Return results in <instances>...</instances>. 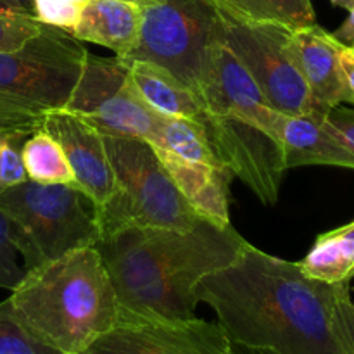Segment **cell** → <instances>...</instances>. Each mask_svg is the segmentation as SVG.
Segmentation results:
<instances>
[{
	"mask_svg": "<svg viewBox=\"0 0 354 354\" xmlns=\"http://www.w3.org/2000/svg\"><path fill=\"white\" fill-rule=\"evenodd\" d=\"M337 315L342 335H344V341L346 344H348L349 353L354 354V301L351 299L349 287L341 294V297H339Z\"/></svg>",
	"mask_w": 354,
	"mask_h": 354,
	"instance_id": "obj_28",
	"label": "cell"
},
{
	"mask_svg": "<svg viewBox=\"0 0 354 354\" xmlns=\"http://www.w3.org/2000/svg\"><path fill=\"white\" fill-rule=\"evenodd\" d=\"M86 54L83 41L48 24L23 47L0 52V131L31 135L64 109Z\"/></svg>",
	"mask_w": 354,
	"mask_h": 354,
	"instance_id": "obj_5",
	"label": "cell"
},
{
	"mask_svg": "<svg viewBox=\"0 0 354 354\" xmlns=\"http://www.w3.org/2000/svg\"><path fill=\"white\" fill-rule=\"evenodd\" d=\"M41 23L33 14L21 12L0 6V52H10L23 47L40 31Z\"/></svg>",
	"mask_w": 354,
	"mask_h": 354,
	"instance_id": "obj_23",
	"label": "cell"
},
{
	"mask_svg": "<svg viewBox=\"0 0 354 354\" xmlns=\"http://www.w3.org/2000/svg\"><path fill=\"white\" fill-rule=\"evenodd\" d=\"M221 14L248 23H268L297 30L317 24L311 0H207Z\"/></svg>",
	"mask_w": 354,
	"mask_h": 354,
	"instance_id": "obj_19",
	"label": "cell"
},
{
	"mask_svg": "<svg viewBox=\"0 0 354 354\" xmlns=\"http://www.w3.org/2000/svg\"><path fill=\"white\" fill-rule=\"evenodd\" d=\"M0 6L10 7V9L21 10V12L31 14L33 9V0H0Z\"/></svg>",
	"mask_w": 354,
	"mask_h": 354,
	"instance_id": "obj_31",
	"label": "cell"
},
{
	"mask_svg": "<svg viewBox=\"0 0 354 354\" xmlns=\"http://www.w3.org/2000/svg\"><path fill=\"white\" fill-rule=\"evenodd\" d=\"M197 120L221 165L266 206H275L287 168L277 142V114L230 48L211 45L199 85Z\"/></svg>",
	"mask_w": 354,
	"mask_h": 354,
	"instance_id": "obj_3",
	"label": "cell"
},
{
	"mask_svg": "<svg viewBox=\"0 0 354 354\" xmlns=\"http://www.w3.org/2000/svg\"><path fill=\"white\" fill-rule=\"evenodd\" d=\"M0 211L9 218L14 244L31 270L68 252L99 244V207L75 185L24 182L0 192Z\"/></svg>",
	"mask_w": 354,
	"mask_h": 354,
	"instance_id": "obj_6",
	"label": "cell"
},
{
	"mask_svg": "<svg viewBox=\"0 0 354 354\" xmlns=\"http://www.w3.org/2000/svg\"><path fill=\"white\" fill-rule=\"evenodd\" d=\"M287 35L289 28L279 24L248 23L221 14V41L241 61L273 109L327 116L287 50Z\"/></svg>",
	"mask_w": 354,
	"mask_h": 354,
	"instance_id": "obj_9",
	"label": "cell"
},
{
	"mask_svg": "<svg viewBox=\"0 0 354 354\" xmlns=\"http://www.w3.org/2000/svg\"><path fill=\"white\" fill-rule=\"evenodd\" d=\"M151 145L166 149L189 161L223 166L211 147L204 124L197 118L161 116L158 123V135Z\"/></svg>",
	"mask_w": 354,
	"mask_h": 354,
	"instance_id": "obj_20",
	"label": "cell"
},
{
	"mask_svg": "<svg viewBox=\"0 0 354 354\" xmlns=\"http://www.w3.org/2000/svg\"><path fill=\"white\" fill-rule=\"evenodd\" d=\"M325 124L346 149L354 154V107H334L325 116Z\"/></svg>",
	"mask_w": 354,
	"mask_h": 354,
	"instance_id": "obj_27",
	"label": "cell"
},
{
	"mask_svg": "<svg viewBox=\"0 0 354 354\" xmlns=\"http://www.w3.org/2000/svg\"><path fill=\"white\" fill-rule=\"evenodd\" d=\"M64 111L88 121L106 137L142 138L149 144L156 140L161 118L135 93L124 59L90 52Z\"/></svg>",
	"mask_w": 354,
	"mask_h": 354,
	"instance_id": "obj_10",
	"label": "cell"
},
{
	"mask_svg": "<svg viewBox=\"0 0 354 354\" xmlns=\"http://www.w3.org/2000/svg\"><path fill=\"white\" fill-rule=\"evenodd\" d=\"M142 26V7L124 0H88L69 33L80 41L100 45L118 57L130 54Z\"/></svg>",
	"mask_w": 354,
	"mask_h": 354,
	"instance_id": "obj_16",
	"label": "cell"
},
{
	"mask_svg": "<svg viewBox=\"0 0 354 354\" xmlns=\"http://www.w3.org/2000/svg\"><path fill=\"white\" fill-rule=\"evenodd\" d=\"M220 26V10L207 0H154L142 7L137 45L123 59L161 66L199 95L204 64Z\"/></svg>",
	"mask_w": 354,
	"mask_h": 354,
	"instance_id": "obj_8",
	"label": "cell"
},
{
	"mask_svg": "<svg viewBox=\"0 0 354 354\" xmlns=\"http://www.w3.org/2000/svg\"><path fill=\"white\" fill-rule=\"evenodd\" d=\"M30 135L0 131V192L28 180L24 171L21 147Z\"/></svg>",
	"mask_w": 354,
	"mask_h": 354,
	"instance_id": "obj_24",
	"label": "cell"
},
{
	"mask_svg": "<svg viewBox=\"0 0 354 354\" xmlns=\"http://www.w3.org/2000/svg\"><path fill=\"white\" fill-rule=\"evenodd\" d=\"M277 142L282 147L286 168L341 166L354 169V154L337 140L317 114H277Z\"/></svg>",
	"mask_w": 354,
	"mask_h": 354,
	"instance_id": "obj_15",
	"label": "cell"
},
{
	"mask_svg": "<svg viewBox=\"0 0 354 354\" xmlns=\"http://www.w3.org/2000/svg\"><path fill=\"white\" fill-rule=\"evenodd\" d=\"M86 2L82 0H33L31 14L41 24L71 31L78 23Z\"/></svg>",
	"mask_w": 354,
	"mask_h": 354,
	"instance_id": "obj_25",
	"label": "cell"
},
{
	"mask_svg": "<svg viewBox=\"0 0 354 354\" xmlns=\"http://www.w3.org/2000/svg\"><path fill=\"white\" fill-rule=\"evenodd\" d=\"M9 301L37 337L64 354H85L120 320L116 290L95 245L26 270Z\"/></svg>",
	"mask_w": 354,
	"mask_h": 354,
	"instance_id": "obj_4",
	"label": "cell"
},
{
	"mask_svg": "<svg viewBox=\"0 0 354 354\" xmlns=\"http://www.w3.org/2000/svg\"><path fill=\"white\" fill-rule=\"evenodd\" d=\"M349 283L306 275L299 261L245 242L237 258L197 287L232 344L266 354H351L337 301Z\"/></svg>",
	"mask_w": 354,
	"mask_h": 354,
	"instance_id": "obj_1",
	"label": "cell"
},
{
	"mask_svg": "<svg viewBox=\"0 0 354 354\" xmlns=\"http://www.w3.org/2000/svg\"><path fill=\"white\" fill-rule=\"evenodd\" d=\"M335 7L348 10V17L344 23L334 31V38L339 40L341 44L354 45V0H330Z\"/></svg>",
	"mask_w": 354,
	"mask_h": 354,
	"instance_id": "obj_29",
	"label": "cell"
},
{
	"mask_svg": "<svg viewBox=\"0 0 354 354\" xmlns=\"http://www.w3.org/2000/svg\"><path fill=\"white\" fill-rule=\"evenodd\" d=\"M123 59V57H121ZM128 80L142 102L159 116L199 118L203 106L196 93L176 76L147 61L124 59Z\"/></svg>",
	"mask_w": 354,
	"mask_h": 354,
	"instance_id": "obj_17",
	"label": "cell"
},
{
	"mask_svg": "<svg viewBox=\"0 0 354 354\" xmlns=\"http://www.w3.org/2000/svg\"><path fill=\"white\" fill-rule=\"evenodd\" d=\"M0 354H64L45 344L14 313L9 297L0 303Z\"/></svg>",
	"mask_w": 354,
	"mask_h": 354,
	"instance_id": "obj_22",
	"label": "cell"
},
{
	"mask_svg": "<svg viewBox=\"0 0 354 354\" xmlns=\"http://www.w3.org/2000/svg\"><path fill=\"white\" fill-rule=\"evenodd\" d=\"M41 130L50 133L64 151L75 176V187L82 190L97 207H102L114 192V171L106 135L93 124L69 111L47 114Z\"/></svg>",
	"mask_w": 354,
	"mask_h": 354,
	"instance_id": "obj_12",
	"label": "cell"
},
{
	"mask_svg": "<svg viewBox=\"0 0 354 354\" xmlns=\"http://www.w3.org/2000/svg\"><path fill=\"white\" fill-rule=\"evenodd\" d=\"M19 252L12 237V227L6 214L0 211V289L14 290L23 277L26 268L19 265Z\"/></svg>",
	"mask_w": 354,
	"mask_h": 354,
	"instance_id": "obj_26",
	"label": "cell"
},
{
	"mask_svg": "<svg viewBox=\"0 0 354 354\" xmlns=\"http://www.w3.org/2000/svg\"><path fill=\"white\" fill-rule=\"evenodd\" d=\"M245 239L232 225L201 220L189 230L128 227L100 237L102 256L116 290L120 320H190L197 287L230 265Z\"/></svg>",
	"mask_w": 354,
	"mask_h": 354,
	"instance_id": "obj_2",
	"label": "cell"
},
{
	"mask_svg": "<svg viewBox=\"0 0 354 354\" xmlns=\"http://www.w3.org/2000/svg\"><path fill=\"white\" fill-rule=\"evenodd\" d=\"M154 151L183 199L201 220L209 221L216 227L232 225L230 182L234 175L230 169L225 166L189 161L161 147H154Z\"/></svg>",
	"mask_w": 354,
	"mask_h": 354,
	"instance_id": "obj_14",
	"label": "cell"
},
{
	"mask_svg": "<svg viewBox=\"0 0 354 354\" xmlns=\"http://www.w3.org/2000/svg\"><path fill=\"white\" fill-rule=\"evenodd\" d=\"M124 2H131V3H137V6L144 7V6H149V3H152L154 0H124Z\"/></svg>",
	"mask_w": 354,
	"mask_h": 354,
	"instance_id": "obj_32",
	"label": "cell"
},
{
	"mask_svg": "<svg viewBox=\"0 0 354 354\" xmlns=\"http://www.w3.org/2000/svg\"><path fill=\"white\" fill-rule=\"evenodd\" d=\"M90 354H237L220 324L201 320H118Z\"/></svg>",
	"mask_w": 354,
	"mask_h": 354,
	"instance_id": "obj_11",
	"label": "cell"
},
{
	"mask_svg": "<svg viewBox=\"0 0 354 354\" xmlns=\"http://www.w3.org/2000/svg\"><path fill=\"white\" fill-rule=\"evenodd\" d=\"M85 354H90V353H85Z\"/></svg>",
	"mask_w": 354,
	"mask_h": 354,
	"instance_id": "obj_33",
	"label": "cell"
},
{
	"mask_svg": "<svg viewBox=\"0 0 354 354\" xmlns=\"http://www.w3.org/2000/svg\"><path fill=\"white\" fill-rule=\"evenodd\" d=\"M287 50L303 75L315 102L324 113L342 104H351L348 85L339 64L337 40L324 28L289 30Z\"/></svg>",
	"mask_w": 354,
	"mask_h": 354,
	"instance_id": "obj_13",
	"label": "cell"
},
{
	"mask_svg": "<svg viewBox=\"0 0 354 354\" xmlns=\"http://www.w3.org/2000/svg\"><path fill=\"white\" fill-rule=\"evenodd\" d=\"M106 147L116 183L113 196L99 207L102 235L128 227L189 230L199 223L149 142L106 137Z\"/></svg>",
	"mask_w": 354,
	"mask_h": 354,
	"instance_id": "obj_7",
	"label": "cell"
},
{
	"mask_svg": "<svg viewBox=\"0 0 354 354\" xmlns=\"http://www.w3.org/2000/svg\"><path fill=\"white\" fill-rule=\"evenodd\" d=\"M339 64H341L342 75H344L346 85H348L349 95H351V106L354 107V45L341 44L337 40Z\"/></svg>",
	"mask_w": 354,
	"mask_h": 354,
	"instance_id": "obj_30",
	"label": "cell"
},
{
	"mask_svg": "<svg viewBox=\"0 0 354 354\" xmlns=\"http://www.w3.org/2000/svg\"><path fill=\"white\" fill-rule=\"evenodd\" d=\"M24 171L28 180L44 185L68 183L75 185L71 166L59 142L45 130H37L24 140L21 147Z\"/></svg>",
	"mask_w": 354,
	"mask_h": 354,
	"instance_id": "obj_21",
	"label": "cell"
},
{
	"mask_svg": "<svg viewBox=\"0 0 354 354\" xmlns=\"http://www.w3.org/2000/svg\"><path fill=\"white\" fill-rule=\"evenodd\" d=\"M299 265L306 275L317 280L349 283L354 279V221L318 235Z\"/></svg>",
	"mask_w": 354,
	"mask_h": 354,
	"instance_id": "obj_18",
	"label": "cell"
}]
</instances>
